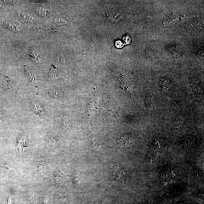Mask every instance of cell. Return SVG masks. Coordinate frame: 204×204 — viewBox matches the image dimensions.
I'll list each match as a JSON object with an SVG mask.
<instances>
[{
    "label": "cell",
    "instance_id": "6da1fadb",
    "mask_svg": "<svg viewBox=\"0 0 204 204\" xmlns=\"http://www.w3.org/2000/svg\"><path fill=\"white\" fill-rule=\"evenodd\" d=\"M124 172L118 165L113 163L111 166V176L115 180L123 182Z\"/></svg>",
    "mask_w": 204,
    "mask_h": 204
},
{
    "label": "cell",
    "instance_id": "7a4b0ae2",
    "mask_svg": "<svg viewBox=\"0 0 204 204\" xmlns=\"http://www.w3.org/2000/svg\"><path fill=\"white\" fill-rule=\"evenodd\" d=\"M25 69L26 72H27V74L30 78V80L32 82H34V83H36L38 80V76L35 73L33 72L31 70L28 68L27 66H25Z\"/></svg>",
    "mask_w": 204,
    "mask_h": 204
},
{
    "label": "cell",
    "instance_id": "3957f363",
    "mask_svg": "<svg viewBox=\"0 0 204 204\" xmlns=\"http://www.w3.org/2000/svg\"><path fill=\"white\" fill-rule=\"evenodd\" d=\"M28 58L33 61H35L36 63H38L39 61V58L38 56V53L35 50H30L27 53Z\"/></svg>",
    "mask_w": 204,
    "mask_h": 204
},
{
    "label": "cell",
    "instance_id": "277c9868",
    "mask_svg": "<svg viewBox=\"0 0 204 204\" xmlns=\"http://www.w3.org/2000/svg\"><path fill=\"white\" fill-rule=\"evenodd\" d=\"M49 77L51 80H56L58 78L57 67L52 64L49 73Z\"/></svg>",
    "mask_w": 204,
    "mask_h": 204
},
{
    "label": "cell",
    "instance_id": "5b68a950",
    "mask_svg": "<svg viewBox=\"0 0 204 204\" xmlns=\"http://www.w3.org/2000/svg\"><path fill=\"white\" fill-rule=\"evenodd\" d=\"M9 78L3 74H0V87L2 88H8L9 84Z\"/></svg>",
    "mask_w": 204,
    "mask_h": 204
},
{
    "label": "cell",
    "instance_id": "8992f818",
    "mask_svg": "<svg viewBox=\"0 0 204 204\" xmlns=\"http://www.w3.org/2000/svg\"><path fill=\"white\" fill-rule=\"evenodd\" d=\"M3 25L8 29L14 31H19V28L16 25L9 21H5L3 22Z\"/></svg>",
    "mask_w": 204,
    "mask_h": 204
},
{
    "label": "cell",
    "instance_id": "52a82bcc",
    "mask_svg": "<svg viewBox=\"0 0 204 204\" xmlns=\"http://www.w3.org/2000/svg\"><path fill=\"white\" fill-rule=\"evenodd\" d=\"M19 16L22 18V19H23V20L27 22H32L33 20H34L32 16L24 12H21L19 13Z\"/></svg>",
    "mask_w": 204,
    "mask_h": 204
},
{
    "label": "cell",
    "instance_id": "ba28073f",
    "mask_svg": "<svg viewBox=\"0 0 204 204\" xmlns=\"http://www.w3.org/2000/svg\"><path fill=\"white\" fill-rule=\"evenodd\" d=\"M37 13L41 16L47 17L50 15V12L45 9L38 8L37 9Z\"/></svg>",
    "mask_w": 204,
    "mask_h": 204
},
{
    "label": "cell",
    "instance_id": "9c48e42d",
    "mask_svg": "<svg viewBox=\"0 0 204 204\" xmlns=\"http://www.w3.org/2000/svg\"><path fill=\"white\" fill-rule=\"evenodd\" d=\"M54 21L56 23L59 25L64 24H66V20L63 18L55 19L54 20Z\"/></svg>",
    "mask_w": 204,
    "mask_h": 204
}]
</instances>
